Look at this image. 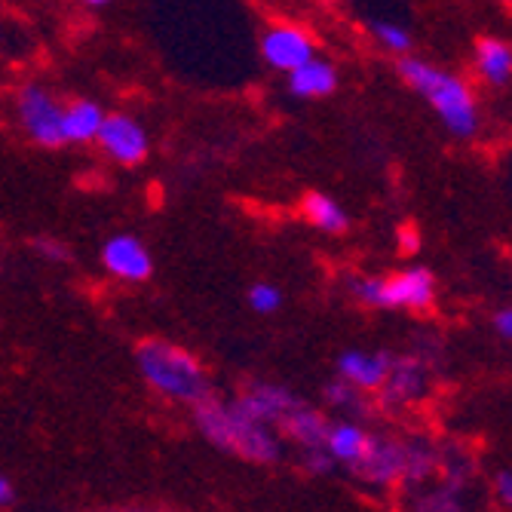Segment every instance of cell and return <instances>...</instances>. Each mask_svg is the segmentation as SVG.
I'll return each instance as SVG.
<instances>
[{"instance_id": "cell-1", "label": "cell", "mask_w": 512, "mask_h": 512, "mask_svg": "<svg viewBox=\"0 0 512 512\" xmlns=\"http://www.w3.org/2000/svg\"><path fill=\"white\" fill-rule=\"evenodd\" d=\"M197 430L221 451H230L243 460H252L258 467H270V463L283 460L286 442L283 433L270 424H261L249 411L237 405V399L218 402V399H203L197 408Z\"/></svg>"}, {"instance_id": "cell-2", "label": "cell", "mask_w": 512, "mask_h": 512, "mask_svg": "<svg viewBox=\"0 0 512 512\" xmlns=\"http://www.w3.org/2000/svg\"><path fill=\"white\" fill-rule=\"evenodd\" d=\"M135 365L142 381L163 399L197 408L203 399L212 396V378L206 365L172 341L151 338L135 350Z\"/></svg>"}, {"instance_id": "cell-3", "label": "cell", "mask_w": 512, "mask_h": 512, "mask_svg": "<svg viewBox=\"0 0 512 512\" xmlns=\"http://www.w3.org/2000/svg\"><path fill=\"white\" fill-rule=\"evenodd\" d=\"M399 77L421 96L439 123L454 135V138H473L479 132V108L470 86L463 83L457 74L427 62V59H414L402 56L399 59Z\"/></svg>"}, {"instance_id": "cell-4", "label": "cell", "mask_w": 512, "mask_h": 512, "mask_svg": "<svg viewBox=\"0 0 512 512\" xmlns=\"http://www.w3.org/2000/svg\"><path fill=\"white\" fill-rule=\"evenodd\" d=\"M350 295L378 310H427L436 301V276L427 267H405L390 276H362L350 283Z\"/></svg>"}, {"instance_id": "cell-5", "label": "cell", "mask_w": 512, "mask_h": 512, "mask_svg": "<svg viewBox=\"0 0 512 512\" xmlns=\"http://www.w3.org/2000/svg\"><path fill=\"white\" fill-rule=\"evenodd\" d=\"M62 105L59 96L37 80H28L16 92V123L28 135V142L37 148L56 151L65 148L62 142Z\"/></svg>"}, {"instance_id": "cell-6", "label": "cell", "mask_w": 512, "mask_h": 512, "mask_svg": "<svg viewBox=\"0 0 512 512\" xmlns=\"http://www.w3.org/2000/svg\"><path fill=\"white\" fill-rule=\"evenodd\" d=\"M96 148L123 169L142 166L151 154V132L145 123L126 114V111H108L102 120V129L96 135Z\"/></svg>"}, {"instance_id": "cell-7", "label": "cell", "mask_w": 512, "mask_h": 512, "mask_svg": "<svg viewBox=\"0 0 512 512\" xmlns=\"http://www.w3.org/2000/svg\"><path fill=\"white\" fill-rule=\"evenodd\" d=\"M258 53L270 71L292 74L304 62L316 59V40L307 28H301L295 22H273L261 31Z\"/></svg>"}, {"instance_id": "cell-8", "label": "cell", "mask_w": 512, "mask_h": 512, "mask_svg": "<svg viewBox=\"0 0 512 512\" xmlns=\"http://www.w3.org/2000/svg\"><path fill=\"white\" fill-rule=\"evenodd\" d=\"M99 261L111 279H120V283H129V286L148 283L154 276V255L145 246V240H138L135 234L108 237L99 252Z\"/></svg>"}, {"instance_id": "cell-9", "label": "cell", "mask_w": 512, "mask_h": 512, "mask_svg": "<svg viewBox=\"0 0 512 512\" xmlns=\"http://www.w3.org/2000/svg\"><path fill=\"white\" fill-rule=\"evenodd\" d=\"M427 375H430V368H427V362L417 353L393 356L390 371H387V381L378 390L381 393V405L390 408V411L414 405L417 399L427 393Z\"/></svg>"}, {"instance_id": "cell-10", "label": "cell", "mask_w": 512, "mask_h": 512, "mask_svg": "<svg viewBox=\"0 0 512 512\" xmlns=\"http://www.w3.org/2000/svg\"><path fill=\"white\" fill-rule=\"evenodd\" d=\"M350 473H356L365 485L393 488L405 476V445L390 439V436H375V433H371L368 451L362 454V460L356 463Z\"/></svg>"}, {"instance_id": "cell-11", "label": "cell", "mask_w": 512, "mask_h": 512, "mask_svg": "<svg viewBox=\"0 0 512 512\" xmlns=\"http://www.w3.org/2000/svg\"><path fill=\"white\" fill-rule=\"evenodd\" d=\"M393 356L387 350H359L350 347L338 356L335 371L338 378L350 387H356L359 393H378L387 381V371H390Z\"/></svg>"}, {"instance_id": "cell-12", "label": "cell", "mask_w": 512, "mask_h": 512, "mask_svg": "<svg viewBox=\"0 0 512 512\" xmlns=\"http://www.w3.org/2000/svg\"><path fill=\"white\" fill-rule=\"evenodd\" d=\"M301 399L292 396L286 387H279V384H252L246 393L237 396V405L243 411H249L255 421L261 424H270L279 430V424L286 421V414L298 405Z\"/></svg>"}, {"instance_id": "cell-13", "label": "cell", "mask_w": 512, "mask_h": 512, "mask_svg": "<svg viewBox=\"0 0 512 512\" xmlns=\"http://www.w3.org/2000/svg\"><path fill=\"white\" fill-rule=\"evenodd\" d=\"M368 442H371V433L359 424V421H335L325 427V436H322V451L332 457L335 467H347L353 470L356 463L362 460V454L368 451Z\"/></svg>"}, {"instance_id": "cell-14", "label": "cell", "mask_w": 512, "mask_h": 512, "mask_svg": "<svg viewBox=\"0 0 512 512\" xmlns=\"http://www.w3.org/2000/svg\"><path fill=\"white\" fill-rule=\"evenodd\" d=\"M105 108L96 99H71L62 105V142L65 145H96V135L105 120Z\"/></svg>"}, {"instance_id": "cell-15", "label": "cell", "mask_w": 512, "mask_h": 512, "mask_svg": "<svg viewBox=\"0 0 512 512\" xmlns=\"http://www.w3.org/2000/svg\"><path fill=\"white\" fill-rule=\"evenodd\" d=\"M338 68L325 59H310L301 68H295L292 74H286V86L289 96L301 99V102H316V99H329L338 89Z\"/></svg>"}, {"instance_id": "cell-16", "label": "cell", "mask_w": 512, "mask_h": 512, "mask_svg": "<svg viewBox=\"0 0 512 512\" xmlns=\"http://www.w3.org/2000/svg\"><path fill=\"white\" fill-rule=\"evenodd\" d=\"M325 427H329V421L322 417V411H316L307 402H298L286 414V421L279 424V433H283V439H289V442H298L301 451H313V448H322Z\"/></svg>"}, {"instance_id": "cell-17", "label": "cell", "mask_w": 512, "mask_h": 512, "mask_svg": "<svg viewBox=\"0 0 512 512\" xmlns=\"http://www.w3.org/2000/svg\"><path fill=\"white\" fill-rule=\"evenodd\" d=\"M301 215L307 218L310 227L322 230V234H344L350 227V215L347 209L322 191H307L301 200Z\"/></svg>"}, {"instance_id": "cell-18", "label": "cell", "mask_w": 512, "mask_h": 512, "mask_svg": "<svg viewBox=\"0 0 512 512\" xmlns=\"http://www.w3.org/2000/svg\"><path fill=\"white\" fill-rule=\"evenodd\" d=\"M476 68L488 83L506 86L512 80V46L500 37H482L476 43Z\"/></svg>"}, {"instance_id": "cell-19", "label": "cell", "mask_w": 512, "mask_h": 512, "mask_svg": "<svg viewBox=\"0 0 512 512\" xmlns=\"http://www.w3.org/2000/svg\"><path fill=\"white\" fill-rule=\"evenodd\" d=\"M325 402H329V408L338 414V417H347V421H356V417H362L368 411V402H365V393H359L356 387L344 384L341 378L329 381L325 384Z\"/></svg>"}, {"instance_id": "cell-20", "label": "cell", "mask_w": 512, "mask_h": 512, "mask_svg": "<svg viewBox=\"0 0 512 512\" xmlns=\"http://www.w3.org/2000/svg\"><path fill=\"white\" fill-rule=\"evenodd\" d=\"M368 31H371V37L378 40L381 50L396 53V56H408V50H411V34H408L405 25H399L393 19H371L368 22Z\"/></svg>"}, {"instance_id": "cell-21", "label": "cell", "mask_w": 512, "mask_h": 512, "mask_svg": "<svg viewBox=\"0 0 512 512\" xmlns=\"http://www.w3.org/2000/svg\"><path fill=\"white\" fill-rule=\"evenodd\" d=\"M246 301L258 316H273L279 307H283V289L273 283H252L246 292Z\"/></svg>"}, {"instance_id": "cell-22", "label": "cell", "mask_w": 512, "mask_h": 512, "mask_svg": "<svg viewBox=\"0 0 512 512\" xmlns=\"http://www.w3.org/2000/svg\"><path fill=\"white\" fill-rule=\"evenodd\" d=\"M31 249L43 258V261H50V264H65L71 258V252L65 249V243L53 240V237H37L31 243Z\"/></svg>"}, {"instance_id": "cell-23", "label": "cell", "mask_w": 512, "mask_h": 512, "mask_svg": "<svg viewBox=\"0 0 512 512\" xmlns=\"http://www.w3.org/2000/svg\"><path fill=\"white\" fill-rule=\"evenodd\" d=\"M417 512H463V509H460L457 497H451V494H436V497L424 500Z\"/></svg>"}, {"instance_id": "cell-24", "label": "cell", "mask_w": 512, "mask_h": 512, "mask_svg": "<svg viewBox=\"0 0 512 512\" xmlns=\"http://www.w3.org/2000/svg\"><path fill=\"white\" fill-rule=\"evenodd\" d=\"M494 497H497L506 509H512V470H500V473L494 476Z\"/></svg>"}, {"instance_id": "cell-25", "label": "cell", "mask_w": 512, "mask_h": 512, "mask_svg": "<svg viewBox=\"0 0 512 512\" xmlns=\"http://www.w3.org/2000/svg\"><path fill=\"white\" fill-rule=\"evenodd\" d=\"M494 329H497L500 338L512 341V307H506V310H500V313L494 316Z\"/></svg>"}, {"instance_id": "cell-26", "label": "cell", "mask_w": 512, "mask_h": 512, "mask_svg": "<svg viewBox=\"0 0 512 512\" xmlns=\"http://www.w3.org/2000/svg\"><path fill=\"white\" fill-rule=\"evenodd\" d=\"M13 503V482L7 476H0V509Z\"/></svg>"}, {"instance_id": "cell-27", "label": "cell", "mask_w": 512, "mask_h": 512, "mask_svg": "<svg viewBox=\"0 0 512 512\" xmlns=\"http://www.w3.org/2000/svg\"><path fill=\"white\" fill-rule=\"evenodd\" d=\"M77 4H83V7H89V10H102V7H111L114 0H77Z\"/></svg>"}, {"instance_id": "cell-28", "label": "cell", "mask_w": 512, "mask_h": 512, "mask_svg": "<svg viewBox=\"0 0 512 512\" xmlns=\"http://www.w3.org/2000/svg\"><path fill=\"white\" fill-rule=\"evenodd\" d=\"M402 240H405V252L417 249V237H414V234H402Z\"/></svg>"}]
</instances>
